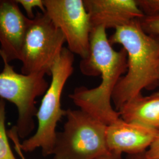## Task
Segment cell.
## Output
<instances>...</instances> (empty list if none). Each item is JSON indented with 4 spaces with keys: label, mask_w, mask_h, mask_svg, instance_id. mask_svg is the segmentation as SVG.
Listing matches in <instances>:
<instances>
[{
    "label": "cell",
    "mask_w": 159,
    "mask_h": 159,
    "mask_svg": "<svg viewBox=\"0 0 159 159\" xmlns=\"http://www.w3.org/2000/svg\"><path fill=\"white\" fill-rule=\"evenodd\" d=\"M145 152L135 154H129L127 159H146Z\"/></svg>",
    "instance_id": "19"
},
{
    "label": "cell",
    "mask_w": 159,
    "mask_h": 159,
    "mask_svg": "<svg viewBox=\"0 0 159 159\" xmlns=\"http://www.w3.org/2000/svg\"><path fill=\"white\" fill-rule=\"evenodd\" d=\"M18 4L23 7L27 14L29 19H33L35 14L33 8L38 7L43 12H46V8L44 5L43 0H16Z\"/></svg>",
    "instance_id": "15"
},
{
    "label": "cell",
    "mask_w": 159,
    "mask_h": 159,
    "mask_svg": "<svg viewBox=\"0 0 159 159\" xmlns=\"http://www.w3.org/2000/svg\"><path fill=\"white\" fill-rule=\"evenodd\" d=\"M74 61V54L64 47L51 68V83L36 114L37 130L33 136L20 143L23 152H31L41 148L45 156L53 153L57 124L67 114V110L61 108V99L64 86L73 73Z\"/></svg>",
    "instance_id": "3"
},
{
    "label": "cell",
    "mask_w": 159,
    "mask_h": 159,
    "mask_svg": "<svg viewBox=\"0 0 159 159\" xmlns=\"http://www.w3.org/2000/svg\"><path fill=\"white\" fill-rule=\"evenodd\" d=\"M146 159H159V135L145 152Z\"/></svg>",
    "instance_id": "16"
},
{
    "label": "cell",
    "mask_w": 159,
    "mask_h": 159,
    "mask_svg": "<svg viewBox=\"0 0 159 159\" xmlns=\"http://www.w3.org/2000/svg\"><path fill=\"white\" fill-rule=\"evenodd\" d=\"M30 21L16 0H0V56L3 60L8 63L20 60Z\"/></svg>",
    "instance_id": "8"
},
{
    "label": "cell",
    "mask_w": 159,
    "mask_h": 159,
    "mask_svg": "<svg viewBox=\"0 0 159 159\" xmlns=\"http://www.w3.org/2000/svg\"><path fill=\"white\" fill-rule=\"evenodd\" d=\"M6 129V102L0 98V159H17L10 148Z\"/></svg>",
    "instance_id": "12"
},
{
    "label": "cell",
    "mask_w": 159,
    "mask_h": 159,
    "mask_svg": "<svg viewBox=\"0 0 159 159\" xmlns=\"http://www.w3.org/2000/svg\"><path fill=\"white\" fill-rule=\"evenodd\" d=\"M63 130L57 133L53 159H94L110 152L107 125L81 110H67Z\"/></svg>",
    "instance_id": "4"
},
{
    "label": "cell",
    "mask_w": 159,
    "mask_h": 159,
    "mask_svg": "<svg viewBox=\"0 0 159 159\" xmlns=\"http://www.w3.org/2000/svg\"><path fill=\"white\" fill-rule=\"evenodd\" d=\"M126 51L127 68L112 96L116 111L131 100L152 89L159 83V39L146 33L139 20L115 30L109 39Z\"/></svg>",
    "instance_id": "2"
},
{
    "label": "cell",
    "mask_w": 159,
    "mask_h": 159,
    "mask_svg": "<svg viewBox=\"0 0 159 159\" xmlns=\"http://www.w3.org/2000/svg\"><path fill=\"white\" fill-rule=\"evenodd\" d=\"M144 16L159 15V0H136Z\"/></svg>",
    "instance_id": "14"
},
{
    "label": "cell",
    "mask_w": 159,
    "mask_h": 159,
    "mask_svg": "<svg viewBox=\"0 0 159 159\" xmlns=\"http://www.w3.org/2000/svg\"><path fill=\"white\" fill-rule=\"evenodd\" d=\"M92 29L124 26L144 16L136 0H84Z\"/></svg>",
    "instance_id": "10"
},
{
    "label": "cell",
    "mask_w": 159,
    "mask_h": 159,
    "mask_svg": "<svg viewBox=\"0 0 159 159\" xmlns=\"http://www.w3.org/2000/svg\"><path fill=\"white\" fill-rule=\"evenodd\" d=\"M127 68V53L124 48L116 51L108 39L106 30L92 29L90 52L80 63L82 74L88 76L101 75L102 82L96 87H76L69 95L80 110L107 125L120 118L111 102L114 90Z\"/></svg>",
    "instance_id": "1"
},
{
    "label": "cell",
    "mask_w": 159,
    "mask_h": 159,
    "mask_svg": "<svg viewBox=\"0 0 159 159\" xmlns=\"http://www.w3.org/2000/svg\"><path fill=\"white\" fill-rule=\"evenodd\" d=\"M46 13L62 33L73 54L83 59L90 52L92 31L84 0H43Z\"/></svg>",
    "instance_id": "7"
},
{
    "label": "cell",
    "mask_w": 159,
    "mask_h": 159,
    "mask_svg": "<svg viewBox=\"0 0 159 159\" xmlns=\"http://www.w3.org/2000/svg\"><path fill=\"white\" fill-rule=\"evenodd\" d=\"M159 130L119 118L107 126L106 140L108 150L116 153H142L159 136Z\"/></svg>",
    "instance_id": "9"
},
{
    "label": "cell",
    "mask_w": 159,
    "mask_h": 159,
    "mask_svg": "<svg viewBox=\"0 0 159 159\" xmlns=\"http://www.w3.org/2000/svg\"><path fill=\"white\" fill-rule=\"evenodd\" d=\"M94 159H121V154L110 152L97 157Z\"/></svg>",
    "instance_id": "18"
},
{
    "label": "cell",
    "mask_w": 159,
    "mask_h": 159,
    "mask_svg": "<svg viewBox=\"0 0 159 159\" xmlns=\"http://www.w3.org/2000/svg\"><path fill=\"white\" fill-rule=\"evenodd\" d=\"M158 74H159V67H158Z\"/></svg>",
    "instance_id": "20"
},
{
    "label": "cell",
    "mask_w": 159,
    "mask_h": 159,
    "mask_svg": "<svg viewBox=\"0 0 159 159\" xmlns=\"http://www.w3.org/2000/svg\"><path fill=\"white\" fill-rule=\"evenodd\" d=\"M0 73V98L13 103L18 110L17 124L14 125L20 138L29 136L35 127L34 118L37 109L35 99L45 94L49 84L44 73H18L6 60Z\"/></svg>",
    "instance_id": "6"
},
{
    "label": "cell",
    "mask_w": 159,
    "mask_h": 159,
    "mask_svg": "<svg viewBox=\"0 0 159 159\" xmlns=\"http://www.w3.org/2000/svg\"><path fill=\"white\" fill-rule=\"evenodd\" d=\"M120 118L159 130V92L148 96L142 94L124 104L119 110Z\"/></svg>",
    "instance_id": "11"
},
{
    "label": "cell",
    "mask_w": 159,
    "mask_h": 159,
    "mask_svg": "<svg viewBox=\"0 0 159 159\" xmlns=\"http://www.w3.org/2000/svg\"><path fill=\"white\" fill-rule=\"evenodd\" d=\"M139 20L146 33L159 39V15L144 16Z\"/></svg>",
    "instance_id": "13"
},
{
    "label": "cell",
    "mask_w": 159,
    "mask_h": 159,
    "mask_svg": "<svg viewBox=\"0 0 159 159\" xmlns=\"http://www.w3.org/2000/svg\"><path fill=\"white\" fill-rule=\"evenodd\" d=\"M66 40L46 12L37 11L31 20L23 43L21 74L44 73L51 70L63 50Z\"/></svg>",
    "instance_id": "5"
},
{
    "label": "cell",
    "mask_w": 159,
    "mask_h": 159,
    "mask_svg": "<svg viewBox=\"0 0 159 159\" xmlns=\"http://www.w3.org/2000/svg\"><path fill=\"white\" fill-rule=\"evenodd\" d=\"M8 136L12 140V141L14 143L15 146V150L17 152V153L20 156L21 159H25L22 150L21 149L20 146V142L19 140V136L18 135L17 131L14 128H12L9 131H8Z\"/></svg>",
    "instance_id": "17"
}]
</instances>
